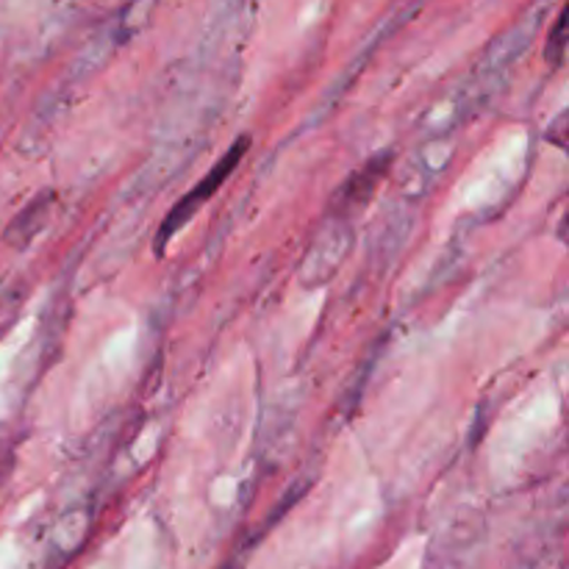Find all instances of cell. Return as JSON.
<instances>
[{
	"mask_svg": "<svg viewBox=\"0 0 569 569\" xmlns=\"http://www.w3.org/2000/svg\"><path fill=\"white\" fill-rule=\"evenodd\" d=\"M248 150H250V137H239L237 142L222 153V159L217 161V164L211 167V170L206 172V176L200 178V181L194 183V187L189 189V192L183 194L170 211H167L164 222H161L159 233H156V253H164V248L176 239V233L181 231V228H187L189 222L194 220V214H198V211L203 209V206L209 203L222 187H226L228 178H231L233 172H237V167L244 161Z\"/></svg>",
	"mask_w": 569,
	"mask_h": 569,
	"instance_id": "obj_1",
	"label": "cell"
},
{
	"mask_svg": "<svg viewBox=\"0 0 569 569\" xmlns=\"http://www.w3.org/2000/svg\"><path fill=\"white\" fill-rule=\"evenodd\" d=\"M392 159H395L392 150H383V153H378L376 159L367 161L359 172H353V176L345 181V187L337 192V198H333L331 220H339V222L356 220V217L367 209V203L372 200L376 189L381 187L383 178H387Z\"/></svg>",
	"mask_w": 569,
	"mask_h": 569,
	"instance_id": "obj_2",
	"label": "cell"
},
{
	"mask_svg": "<svg viewBox=\"0 0 569 569\" xmlns=\"http://www.w3.org/2000/svg\"><path fill=\"white\" fill-rule=\"evenodd\" d=\"M567 56V9L559 11L553 28L548 33V44H545V61L550 64V70H561L565 67Z\"/></svg>",
	"mask_w": 569,
	"mask_h": 569,
	"instance_id": "obj_4",
	"label": "cell"
},
{
	"mask_svg": "<svg viewBox=\"0 0 569 569\" xmlns=\"http://www.w3.org/2000/svg\"><path fill=\"white\" fill-rule=\"evenodd\" d=\"M56 200H59L56 198V192L37 194V198H33L31 203H28L26 209L9 222V228H6L3 233L6 244H11V248H28V244H31L33 239L48 228L50 217H53V209H56Z\"/></svg>",
	"mask_w": 569,
	"mask_h": 569,
	"instance_id": "obj_3",
	"label": "cell"
}]
</instances>
